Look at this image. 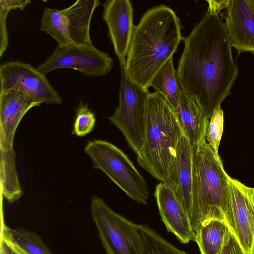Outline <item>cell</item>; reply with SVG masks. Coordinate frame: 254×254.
Masks as SVG:
<instances>
[{
	"mask_svg": "<svg viewBox=\"0 0 254 254\" xmlns=\"http://www.w3.org/2000/svg\"><path fill=\"white\" fill-rule=\"evenodd\" d=\"M225 26L232 47L254 53V13L248 0H229Z\"/></svg>",
	"mask_w": 254,
	"mask_h": 254,
	"instance_id": "14",
	"label": "cell"
},
{
	"mask_svg": "<svg viewBox=\"0 0 254 254\" xmlns=\"http://www.w3.org/2000/svg\"><path fill=\"white\" fill-rule=\"evenodd\" d=\"M100 5L98 0H77L62 10L46 7L40 30L51 36L61 47L71 44L92 45L90 23L95 10Z\"/></svg>",
	"mask_w": 254,
	"mask_h": 254,
	"instance_id": "6",
	"label": "cell"
},
{
	"mask_svg": "<svg viewBox=\"0 0 254 254\" xmlns=\"http://www.w3.org/2000/svg\"><path fill=\"white\" fill-rule=\"evenodd\" d=\"M229 0H207L208 3L207 12L218 14L220 11L226 8Z\"/></svg>",
	"mask_w": 254,
	"mask_h": 254,
	"instance_id": "26",
	"label": "cell"
},
{
	"mask_svg": "<svg viewBox=\"0 0 254 254\" xmlns=\"http://www.w3.org/2000/svg\"><path fill=\"white\" fill-rule=\"evenodd\" d=\"M224 113L221 107L217 108L209 120L206 140L215 154L220 156L219 147L223 131Z\"/></svg>",
	"mask_w": 254,
	"mask_h": 254,
	"instance_id": "23",
	"label": "cell"
},
{
	"mask_svg": "<svg viewBox=\"0 0 254 254\" xmlns=\"http://www.w3.org/2000/svg\"><path fill=\"white\" fill-rule=\"evenodd\" d=\"M154 195L160 215L168 231L183 244L196 240L189 220L173 190L162 182L155 189Z\"/></svg>",
	"mask_w": 254,
	"mask_h": 254,
	"instance_id": "15",
	"label": "cell"
},
{
	"mask_svg": "<svg viewBox=\"0 0 254 254\" xmlns=\"http://www.w3.org/2000/svg\"><path fill=\"white\" fill-rule=\"evenodd\" d=\"M193 151L188 139L183 136L171 168L161 182L174 192L182 205L191 225L193 218Z\"/></svg>",
	"mask_w": 254,
	"mask_h": 254,
	"instance_id": "13",
	"label": "cell"
},
{
	"mask_svg": "<svg viewBox=\"0 0 254 254\" xmlns=\"http://www.w3.org/2000/svg\"><path fill=\"white\" fill-rule=\"evenodd\" d=\"M113 65L114 59L93 44H71L58 45L37 69L46 75L56 69L70 68L87 77H97L107 74Z\"/></svg>",
	"mask_w": 254,
	"mask_h": 254,
	"instance_id": "9",
	"label": "cell"
},
{
	"mask_svg": "<svg viewBox=\"0 0 254 254\" xmlns=\"http://www.w3.org/2000/svg\"><path fill=\"white\" fill-rule=\"evenodd\" d=\"M252 254H254V238H253V246H252Z\"/></svg>",
	"mask_w": 254,
	"mask_h": 254,
	"instance_id": "28",
	"label": "cell"
},
{
	"mask_svg": "<svg viewBox=\"0 0 254 254\" xmlns=\"http://www.w3.org/2000/svg\"><path fill=\"white\" fill-rule=\"evenodd\" d=\"M0 91L14 90L47 105L60 104L62 98L46 77L29 64L8 61L0 65Z\"/></svg>",
	"mask_w": 254,
	"mask_h": 254,
	"instance_id": "10",
	"label": "cell"
},
{
	"mask_svg": "<svg viewBox=\"0 0 254 254\" xmlns=\"http://www.w3.org/2000/svg\"><path fill=\"white\" fill-rule=\"evenodd\" d=\"M232 233L244 254H252L254 236V187L228 176Z\"/></svg>",
	"mask_w": 254,
	"mask_h": 254,
	"instance_id": "11",
	"label": "cell"
},
{
	"mask_svg": "<svg viewBox=\"0 0 254 254\" xmlns=\"http://www.w3.org/2000/svg\"><path fill=\"white\" fill-rule=\"evenodd\" d=\"M102 18L119 62L126 61L135 25L129 0H108L103 4Z\"/></svg>",
	"mask_w": 254,
	"mask_h": 254,
	"instance_id": "12",
	"label": "cell"
},
{
	"mask_svg": "<svg viewBox=\"0 0 254 254\" xmlns=\"http://www.w3.org/2000/svg\"><path fill=\"white\" fill-rule=\"evenodd\" d=\"M229 231L228 227L218 220L212 219L202 224L195 233L200 254H219Z\"/></svg>",
	"mask_w": 254,
	"mask_h": 254,
	"instance_id": "19",
	"label": "cell"
},
{
	"mask_svg": "<svg viewBox=\"0 0 254 254\" xmlns=\"http://www.w3.org/2000/svg\"><path fill=\"white\" fill-rule=\"evenodd\" d=\"M30 0H0V57L5 52L8 45L6 20L9 12L13 9L24 10Z\"/></svg>",
	"mask_w": 254,
	"mask_h": 254,
	"instance_id": "22",
	"label": "cell"
},
{
	"mask_svg": "<svg viewBox=\"0 0 254 254\" xmlns=\"http://www.w3.org/2000/svg\"><path fill=\"white\" fill-rule=\"evenodd\" d=\"M0 254H53L41 237L23 228L1 227Z\"/></svg>",
	"mask_w": 254,
	"mask_h": 254,
	"instance_id": "18",
	"label": "cell"
},
{
	"mask_svg": "<svg viewBox=\"0 0 254 254\" xmlns=\"http://www.w3.org/2000/svg\"><path fill=\"white\" fill-rule=\"evenodd\" d=\"M144 254H189L163 238L147 224H138Z\"/></svg>",
	"mask_w": 254,
	"mask_h": 254,
	"instance_id": "21",
	"label": "cell"
},
{
	"mask_svg": "<svg viewBox=\"0 0 254 254\" xmlns=\"http://www.w3.org/2000/svg\"><path fill=\"white\" fill-rule=\"evenodd\" d=\"M174 111L184 136L192 151L206 142L209 119L195 101L182 91L179 105Z\"/></svg>",
	"mask_w": 254,
	"mask_h": 254,
	"instance_id": "17",
	"label": "cell"
},
{
	"mask_svg": "<svg viewBox=\"0 0 254 254\" xmlns=\"http://www.w3.org/2000/svg\"><path fill=\"white\" fill-rule=\"evenodd\" d=\"M95 122L94 114L88 108L87 104L80 102L73 126V133L78 136H85L92 131Z\"/></svg>",
	"mask_w": 254,
	"mask_h": 254,
	"instance_id": "24",
	"label": "cell"
},
{
	"mask_svg": "<svg viewBox=\"0 0 254 254\" xmlns=\"http://www.w3.org/2000/svg\"><path fill=\"white\" fill-rule=\"evenodd\" d=\"M90 211L107 254H144L138 224L113 211L97 196L91 198Z\"/></svg>",
	"mask_w": 254,
	"mask_h": 254,
	"instance_id": "8",
	"label": "cell"
},
{
	"mask_svg": "<svg viewBox=\"0 0 254 254\" xmlns=\"http://www.w3.org/2000/svg\"><path fill=\"white\" fill-rule=\"evenodd\" d=\"M41 104L20 91H0V144L13 148L14 135L21 119L31 108Z\"/></svg>",
	"mask_w": 254,
	"mask_h": 254,
	"instance_id": "16",
	"label": "cell"
},
{
	"mask_svg": "<svg viewBox=\"0 0 254 254\" xmlns=\"http://www.w3.org/2000/svg\"><path fill=\"white\" fill-rule=\"evenodd\" d=\"M193 218L196 233L203 223L212 219L224 223L232 233L228 174L220 156L207 142L193 151Z\"/></svg>",
	"mask_w": 254,
	"mask_h": 254,
	"instance_id": "4",
	"label": "cell"
},
{
	"mask_svg": "<svg viewBox=\"0 0 254 254\" xmlns=\"http://www.w3.org/2000/svg\"><path fill=\"white\" fill-rule=\"evenodd\" d=\"M183 41L179 84L210 120L230 95L238 74L225 23L218 14L207 11Z\"/></svg>",
	"mask_w": 254,
	"mask_h": 254,
	"instance_id": "1",
	"label": "cell"
},
{
	"mask_svg": "<svg viewBox=\"0 0 254 254\" xmlns=\"http://www.w3.org/2000/svg\"><path fill=\"white\" fill-rule=\"evenodd\" d=\"M184 135L175 111L160 94L149 93L147 100L144 139L137 155L140 166L163 182L175 159Z\"/></svg>",
	"mask_w": 254,
	"mask_h": 254,
	"instance_id": "3",
	"label": "cell"
},
{
	"mask_svg": "<svg viewBox=\"0 0 254 254\" xmlns=\"http://www.w3.org/2000/svg\"><path fill=\"white\" fill-rule=\"evenodd\" d=\"M249 3L254 13V0H248Z\"/></svg>",
	"mask_w": 254,
	"mask_h": 254,
	"instance_id": "27",
	"label": "cell"
},
{
	"mask_svg": "<svg viewBox=\"0 0 254 254\" xmlns=\"http://www.w3.org/2000/svg\"><path fill=\"white\" fill-rule=\"evenodd\" d=\"M181 31V21L169 7L148 10L134 28L126 60L127 78L148 91L155 75L183 40Z\"/></svg>",
	"mask_w": 254,
	"mask_h": 254,
	"instance_id": "2",
	"label": "cell"
},
{
	"mask_svg": "<svg viewBox=\"0 0 254 254\" xmlns=\"http://www.w3.org/2000/svg\"><path fill=\"white\" fill-rule=\"evenodd\" d=\"M219 254H244L234 235L229 231L224 246Z\"/></svg>",
	"mask_w": 254,
	"mask_h": 254,
	"instance_id": "25",
	"label": "cell"
},
{
	"mask_svg": "<svg viewBox=\"0 0 254 254\" xmlns=\"http://www.w3.org/2000/svg\"><path fill=\"white\" fill-rule=\"evenodd\" d=\"M125 63L126 61L119 62L121 82L119 105L108 119L122 132L137 155L143 143L146 103L150 92L127 78Z\"/></svg>",
	"mask_w": 254,
	"mask_h": 254,
	"instance_id": "7",
	"label": "cell"
},
{
	"mask_svg": "<svg viewBox=\"0 0 254 254\" xmlns=\"http://www.w3.org/2000/svg\"><path fill=\"white\" fill-rule=\"evenodd\" d=\"M171 57L154 76L151 87L161 95L175 110L178 107L182 91L179 84L176 71Z\"/></svg>",
	"mask_w": 254,
	"mask_h": 254,
	"instance_id": "20",
	"label": "cell"
},
{
	"mask_svg": "<svg viewBox=\"0 0 254 254\" xmlns=\"http://www.w3.org/2000/svg\"><path fill=\"white\" fill-rule=\"evenodd\" d=\"M84 151L95 169L103 171L133 200L147 204L149 196L147 184L121 150L107 141L95 139L88 142Z\"/></svg>",
	"mask_w": 254,
	"mask_h": 254,
	"instance_id": "5",
	"label": "cell"
}]
</instances>
